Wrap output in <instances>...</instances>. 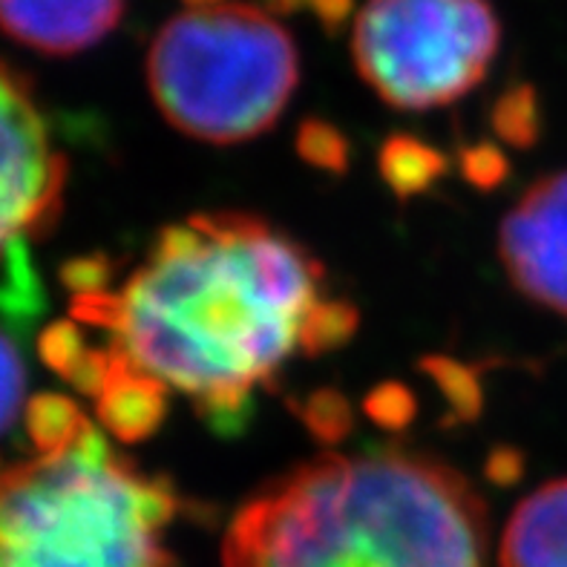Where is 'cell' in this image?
<instances>
[{
  "instance_id": "obj_1",
  "label": "cell",
  "mask_w": 567,
  "mask_h": 567,
  "mask_svg": "<svg viewBox=\"0 0 567 567\" xmlns=\"http://www.w3.org/2000/svg\"><path fill=\"white\" fill-rule=\"evenodd\" d=\"M323 266L237 210L158 230L115 288L72 295V320L107 331L130 367L176 389L219 432H239L257 389L297 352L323 306Z\"/></svg>"
},
{
  "instance_id": "obj_2",
  "label": "cell",
  "mask_w": 567,
  "mask_h": 567,
  "mask_svg": "<svg viewBox=\"0 0 567 567\" xmlns=\"http://www.w3.org/2000/svg\"><path fill=\"white\" fill-rule=\"evenodd\" d=\"M225 567H489L467 478L383 446L323 455L266 484L225 533Z\"/></svg>"
},
{
  "instance_id": "obj_3",
  "label": "cell",
  "mask_w": 567,
  "mask_h": 567,
  "mask_svg": "<svg viewBox=\"0 0 567 567\" xmlns=\"http://www.w3.org/2000/svg\"><path fill=\"white\" fill-rule=\"evenodd\" d=\"M179 496L86 426L75 444L0 470V567H176Z\"/></svg>"
},
{
  "instance_id": "obj_4",
  "label": "cell",
  "mask_w": 567,
  "mask_h": 567,
  "mask_svg": "<svg viewBox=\"0 0 567 567\" xmlns=\"http://www.w3.org/2000/svg\"><path fill=\"white\" fill-rule=\"evenodd\" d=\"M300 79L297 47L248 3L187 9L158 29L147 84L173 127L210 144H237L277 124Z\"/></svg>"
},
{
  "instance_id": "obj_5",
  "label": "cell",
  "mask_w": 567,
  "mask_h": 567,
  "mask_svg": "<svg viewBox=\"0 0 567 567\" xmlns=\"http://www.w3.org/2000/svg\"><path fill=\"white\" fill-rule=\"evenodd\" d=\"M360 79L398 110L453 104L498 52L487 0H367L352 35Z\"/></svg>"
},
{
  "instance_id": "obj_6",
  "label": "cell",
  "mask_w": 567,
  "mask_h": 567,
  "mask_svg": "<svg viewBox=\"0 0 567 567\" xmlns=\"http://www.w3.org/2000/svg\"><path fill=\"white\" fill-rule=\"evenodd\" d=\"M64 185L66 158L32 86L0 58V259L55 225Z\"/></svg>"
},
{
  "instance_id": "obj_7",
  "label": "cell",
  "mask_w": 567,
  "mask_h": 567,
  "mask_svg": "<svg viewBox=\"0 0 567 567\" xmlns=\"http://www.w3.org/2000/svg\"><path fill=\"white\" fill-rule=\"evenodd\" d=\"M498 257L527 300L567 317V171L542 176L504 216Z\"/></svg>"
},
{
  "instance_id": "obj_8",
  "label": "cell",
  "mask_w": 567,
  "mask_h": 567,
  "mask_svg": "<svg viewBox=\"0 0 567 567\" xmlns=\"http://www.w3.org/2000/svg\"><path fill=\"white\" fill-rule=\"evenodd\" d=\"M127 0H0V29L47 55H72L107 38Z\"/></svg>"
},
{
  "instance_id": "obj_9",
  "label": "cell",
  "mask_w": 567,
  "mask_h": 567,
  "mask_svg": "<svg viewBox=\"0 0 567 567\" xmlns=\"http://www.w3.org/2000/svg\"><path fill=\"white\" fill-rule=\"evenodd\" d=\"M502 567H567V478L518 504L502 536Z\"/></svg>"
},
{
  "instance_id": "obj_10",
  "label": "cell",
  "mask_w": 567,
  "mask_h": 567,
  "mask_svg": "<svg viewBox=\"0 0 567 567\" xmlns=\"http://www.w3.org/2000/svg\"><path fill=\"white\" fill-rule=\"evenodd\" d=\"M118 354V352H115ZM101 424L122 441H142L158 430L167 412V386L138 372L118 354L110 381L93 398Z\"/></svg>"
},
{
  "instance_id": "obj_11",
  "label": "cell",
  "mask_w": 567,
  "mask_h": 567,
  "mask_svg": "<svg viewBox=\"0 0 567 567\" xmlns=\"http://www.w3.org/2000/svg\"><path fill=\"white\" fill-rule=\"evenodd\" d=\"M446 162L430 144L412 136H395L383 144L381 173L398 196L424 194L432 182L444 173Z\"/></svg>"
},
{
  "instance_id": "obj_12",
  "label": "cell",
  "mask_w": 567,
  "mask_h": 567,
  "mask_svg": "<svg viewBox=\"0 0 567 567\" xmlns=\"http://www.w3.org/2000/svg\"><path fill=\"white\" fill-rule=\"evenodd\" d=\"M86 426L90 421L79 410V403H72L70 398L43 392L29 401L27 430L38 455L58 453V450L75 444L86 432Z\"/></svg>"
},
{
  "instance_id": "obj_13",
  "label": "cell",
  "mask_w": 567,
  "mask_h": 567,
  "mask_svg": "<svg viewBox=\"0 0 567 567\" xmlns=\"http://www.w3.org/2000/svg\"><path fill=\"white\" fill-rule=\"evenodd\" d=\"M493 127L504 142L516 144V147H530L539 138V99L530 86H511L498 99L496 110H493Z\"/></svg>"
},
{
  "instance_id": "obj_14",
  "label": "cell",
  "mask_w": 567,
  "mask_h": 567,
  "mask_svg": "<svg viewBox=\"0 0 567 567\" xmlns=\"http://www.w3.org/2000/svg\"><path fill=\"white\" fill-rule=\"evenodd\" d=\"M297 410H300L302 421L309 424V430L315 432L317 439L338 441L352 430V406L346 403L340 392H329V389L315 392Z\"/></svg>"
},
{
  "instance_id": "obj_15",
  "label": "cell",
  "mask_w": 567,
  "mask_h": 567,
  "mask_svg": "<svg viewBox=\"0 0 567 567\" xmlns=\"http://www.w3.org/2000/svg\"><path fill=\"white\" fill-rule=\"evenodd\" d=\"M302 158L311 162L315 167H323L329 173L346 171L349 162V144L340 136L338 130L326 122H306L300 127V138H297Z\"/></svg>"
},
{
  "instance_id": "obj_16",
  "label": "cell",
  "mask_w": 567,
  "mask_h": 567,
  "mask_svg": "<svg viewBox=\"0 0 567 567\" xmlns=\"http://www.w3.org/2000/svg\"><path fill=\"white\" fill-rule=\"evenodd\" d=\"M38 349H41L43 363L70 381V374L75 372V367H79L90 346L81 338V329L75 320H61V323H52L50 329L43 331L41 340H38Z\"/></svg>"
},
{
  "instance_id": "obj_17",
  "label": "cell",
  "mask_w": 567,
  "mask_h": 567,
  "mask_svg": "<svg viewBox=\"0 0 567 567\" xmlns=\"http://www.w3.org/2000/svg\"><path fill=\"white\" fill-rule=\"evenodd\" d=\"M23 383H27V378H23L21 358H18L7 334L0 331V432L9 430V424L21 410Z\"/></svg>"
},
{
  "instance_id": "obj_18",
  "label": "cell",
  "mask_w": 567,
  "mask_h": 567,
  "mask_svg": "<svg viewBox=\"0 0 567 567\" xmlns=\"http://www.w3.org/2000/svg\"><path fill=\"white\" fill-rule=\"evenodd\" d=\"M430 372L439 378L444 395L458 406L464 415H473L475 403H478V386L473 381V372H467L458 363H430Z\"/></svg>"
},
{
  "instance_id": "obj_19",
  "label": "cell",
  "mask_w": 567,
  "mask_h": 567,
  "mask_svg": "<svg viewBox=\"0 0 567 567\" xmlns=\"http://www.w3.org/2000/svg\"><path fill=\"white\" fill-rule=\"evenodd\" d=\"M461 165H464V176L478 187H496L507 176V162L493 144H475L464 151Z\"/></svg>"
},
{
  "instance_id": "obj_20",
  "label": "cell",
  "mask_w": 567,
  "mask_h": 567,
  "mask_svg": "<svg viewBox=\"0 0 567 567\" xmlns=\"http://www.w3.org/2000/svg\"><path fill=\"white\" fill-rule=\"evenodd\" d=\"M367 410L372 412L374 421H381L383 426L398 430V426H403L412 417V412H415V401H412V395L406 392V389L383 386L369 398Z\"/></svg>"
},
{
  "instance_id": "obj_21",
  "label": "cell",
  "mask_w": 567,
  "mask_h": 567,
  "mask_svg": "<svg viewBox=\"0 0 567 567\" xmlns=\"http://www.w3.org/2000/svg\"><path fill=\"white\" fill-rule=\"evenodd\" d=\"M190 9H202V7H216V3H225V0H187Z\"/></svg>"
}]
</instances>
